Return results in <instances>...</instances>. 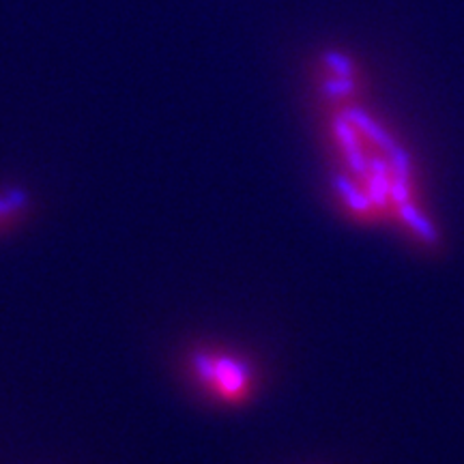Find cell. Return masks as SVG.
Listing matches in <instances>:
<instances>
[{"mask_svg": "<svg viewBox=\"0 0 464 464\" xmlns=\"http://www.w3.org/2000/svg\"><path fill=\"white\" fill-rule=\"evenodd\" d=\"M192 381L224 407H243L256 392V374L243 357L224 348H201L189 357Z\"/></svg>", "mask_w": 464, "mask_h": 464, "instance_id": "cell-1", "label": "cell"}, {"mask_svg": "<svg viewBox=\"0 0 464 464\" xmlns=\"http://www.w3.org/2000/svg\"><path fill=\"white\" fill-rule=\"evenodd\" d=\"M31 213V198L22 187H0V237L16 231Z\"/></svg>", "mask_w": 464, "mask_h": 464, "instance_id": "cell-2", "label": "cell"}]
</instances>
